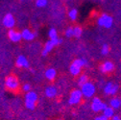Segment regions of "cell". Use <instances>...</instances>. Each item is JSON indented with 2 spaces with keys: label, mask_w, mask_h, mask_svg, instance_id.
I'll return each instance as SVG.
<instances>
[{
  "label": "cell",
  "mask_w": 121,
  "mask_h": 120,
  "mask_svg": "<svg viewBox=\"0 0 121 120\" xmlns=\"http://www.w3.org/2000/svg\"><path fill=\"white\" fill-rule=\"evenodd\" d=\"M16 64L17 67H20V68H29V66H30L27 58L22 55L17 57V61H16Z\"/></svg>",
  "instance_id": "obj_11"
},
{
  "label": "cell",
  "mask_w": 121,
  "mask_h": 120,
  "mask_svg": "<svg viewBox=\"0 0 121 120\" xmlns=\"http://www.w3.org/2000/svg\"><path fill=\"white\" fill-rule=\"evenodd\" d=\"M83 93L81 89H74L70 92L69 98H68V104L69 105H78L83 98Z\"/></svg>",
  "instance_id": "obj_5"
},
{
  "label": "cell",
  "mask_w": 121,
  "mask_h": 120,
  "mask_svg": "<svg viewBox=\"0 0 121 120\" xmlns=\"http://www.w3.org/2000/svg\"><path fill=\"white\" fill-rule=\"evenodd\" d=\"M65 37H67V38L73 37V28L72 27H68L65 30Z\"/></svg>",
  "instance_id": "obj_26"
},
{
  "label": "cell",
  "mask_w": 121,
  "mask_h": 120,
  "mask_svg": "<svg viewBox=\"0 0 121 120\" xmlns=\"http://www.w3.org/2000/svg\"><path fill=\"white\" fill-rule=\"evenodd\" d=\"M93 120H109V118H108V117H106L105 115H100V116L95 117Z\"/></svg>",
  "instance_id": "obj_28"
},
{
  "label": "cell",
  "mask_w": 121,
  "mask_h": 120,
  "mask_svg": "<svg viewBox=\"0 0 121 120\" xmlns=\"http://www.w3.org/2000/svg\"><path fill=\"white\" fill-rule=\"evenodd\" d=\"M20 1H21V2H22V1H23V0H20Z\"/></svg>",
  "instance_id": "obj_31"
},
{
  "label": "cell",
  "mask_w": 121,
  "mask_h": 120,
  "mask_svg": "<svg viewBox=\"0 0 121 120\" xmlns=\"http://www.w3.org/2000/svg\"><path fill=\"white\" fill-rule=\"evenodd\" d=\"M77 16H78V11L76 9H72L68 13V17H69V18L71 20H75V19L77 18Z\"/></svg>",
  "instance_id": "obj_22"
},
{
  "label": "cell",
  "mask_w": 121,
  "mask_h": 120,
  "mask_svg": "<svg viewBox=\"0 0 121 120\" xmlns=\"http://www.w3.org/2000/svg\"><path fill=\"white\" fill-rule=\"evenodd\" d=\"M22 34V39L24 40H27V41H30V40H33L36 37V34L33 33L31 30H29V29H24L23 31L21 32Z\"/></svg>",
  "instance_id": "obj_14"
},
{
  "label": "cell",
  "mask_w": 121,
  "mask_h": 120,
  "mask_svg": "<svg viewBox=\"0 0 121 120\" xmlns=\"http://www.w3.org/2000/svg\"><path fill=\"white\" fill-rule=\"evenodd\" d=\"M81 67L77 66V65H75V64H71L70 67H69V72L73 75V76H78V75L81 73Z\"/></svg>",
  "instance_id": "obj_18"
},
{
  "label": "cell",
  "mask_w": 121,
  "mask_h": 120,
  "mask_svg": "<svg viewBox=\"0 0 121 120\" xmlns=\"http://www.w3.org/2000/svg\"><path fill=\"white\" fill-rule=\"evenodd\" d=\"M57 94H58V89L56 86H49L45 88V95H46L48 98H54L57 96Z\"/></svg>",
  "instance_id": "obj_13"
},
{
  "label": "cell",
  "mask_w": 121,
  "mask_h": 120,
  "mask_svg": "<svg viewBox=\"0 0 121 120\" xmlns=\"http://www.w3.org/2000/svg\"><path fill=\"white\" fill-rule=\"evenodd\" d=\"M72 64L82 68L83 66H85V65L86 64V61L85 59H76V60H74Z\"/></svg>",
  "instance_id": "obj_19"
},
{
  "label": "cell",
  "mask_w": 121,
  "mask_h": 120,
  "mask_svg": "<svg viewBox=\"0 0 121 120\" xmlns=\"http://www.w3.org/2000/svg\"><path fill=\"white\" fill-rule=\"evenodd\" d=\"M36 5L39 8H43L47 5V0H36Z\"/></svg>",
  "instance_id": "obj_25"
},
{
  "label": "cell",
  "mask_w": 121,
  "mask_h": 120,
  "mask_svg": "<svg viewBox=\"0 0 121 120\" xmlns=\"http://www.w3.org/2000/svg\"><path fill=\"white\" fill-rule=\"evenodd\" d=\"M110 106L116 110V109H119L121 107V99L119 98H112L111 101H110Z\"/></svg>",
  "instance_id": "obj_17"
},
{
  "label": "cell",
  "mask_w": 121,
  "mask_h": 120,
  "mask_svg": "<svg viewBox=\"0 0 121 120\" xmlns=\"http://www.w3.org/2000/svg\"><path fill=\"white\" fill-rule=\"evenodd\" d=\"M48 37H49V39H58L57 30L55 28H51L48 31Z\"/></svg>",
  "instance_id": "obj_21"
},
{
  "label": "cell",
  "mask_w": 121,
  "mask_h": 120,
  "mask_svg": "<svg viewBox=\"0 0 121 120\" xmlns=\"http://www.w3.org/2000/svg\"><path fill=\"white\" fill-rule=\"evenodd\" d=\"M2 23L6 28L13 29L14 27V25H16V19H14V17L12 13H7L2 20Z\"/></svg>",
  "instance_id": "obj_8"
},
{
  "label": "cell",
  "mask_w": 121,
  "mask_h": 120,
  "mask_svg": "<svg viewBox=\"0 0 121 120\" xmlns=\"http://www.w3.org/2000/svg\"><path fill=\"white\" fill-rule=\"evenodd\" d=\"M5 86L9 89V90L16 91L19 87V81L16 76L10 75V76H8L5 80Z\"/></svg>",
  "instance_id": "obj_4"
},
{
  "label": "cell",
  "mask_w": 121,
  "mask_h": 120,
  "mask_svg": "<svg viewBox=\"0 0 121 120\" xmlns=\"http://www.w3.org/2000/svg\"><path fill=\"white\" fill-rule=\"evenodd\" d=\"M57 120H62V119H57Z\"/></svg>",
  "instance_id": "obj_30"
},
{
  "label": "cell",
  "mask_w": 121,
  "mask_h": 120,
  "mask_svg": "<svg viewBox=\"0 0 121 120\" xmlns=\"http://www.w3.org/2000/svg\"><path fill=\"white\" fill-rule=\"evenodd\" d=\"M103 115H105L106 117H108L109 119L110 118H112L114 116V109H112L111 106L107 107L104 111H103Z\"/></svg>",
  "instance_id": "obj_16"
},
{
  "label": "cell",
  "mask_w": 121,
  "mask_h": 120,
  "mask_svg": "<svg viewBox=\"0 0 121 120\" xmlns=\"http://www.w3.org/2000/svg\"><path fill=\"white\" fill-rule=\"evenodd\" d=\"M97 23L99 26L101 27H104V28H111L112 26V23H113V19L111 16L107 13H103L99 17L98 20H97Z\"/></svg>",
  "instance_id": "obj_6"
},
{
  "label": "cell",
  "mask_w": 121,
  "mask_h": 120,
  "mask_svg": "<svg viewBox=\"0 0 121 120\" xmlns=\"http://www.w3.org/2000/svg\"><path fill=\"white\" fill-rule=\"evenodd\" d=\"M56 75H57V71L54 68H48L45 71V78L49 81H53L56 78Z\"/></svg>",
  "instance_id": "obj_15"
},
{
  "label": "cell",
  "mask_w": 121,
  "mask_h": 120,
  "mask_svg": "<svg viewBox=\"0 0 121 120\" xmlns=\"http://www.w3.org/2000/svg\"><path fill=\"white\" fill-rule=\"evenodd\" d=\"M8 37L13 42H18V41H20L22 39V34L17 32V31H16V30H13V29H10L9 30Z\"/></svg>",
  "instance_id": "obj_10"
},
{
  "label": "cell",
  "mask_w": 121,
  "mask_h": 120,
  "mask_svg": "<svg viewBox=\"0 0 121 120\" xmlns=\"http://www.w3.org/2000/svg\"><path fill=\"white\" fill-rule=\"evenodd\" d=\"M107 107H108V105L105 104V103H103L98 97H94V98L92 99V102H91V110H92L94 112L103 111Z\"/></svg>",
  "instance_id": "obj_7"
},
{
  "label": "cell",
  "mask_w": 121,
  "mask_h": 120,
  "mask_svg": "<svg viewBox=\"0 0 121 120\" xmlns=\"http://www.w3.org/2000/svg\"><path fill=\"white\" fill-rule=\"evenodd\" d=\"M63 42V39H49V40H47L46 42H45V44H44V47H43V49H42V52H41V55L43 56V57H46L51 51H52V49L55 47V46H57V45H59V44H60Z\"/></svg>",
  "instance_id": "obj_2"
},
{
  "label": "cell",
  "mask_w": 121,
  "mask_h": 120,
  "mask_svg": "<svg viewBox=\"0 0 121 120\" xmlns=\"http://www.w3.org/2000/svg\"><path fill=\"white\" fill-rule=\"evenodd\" d=\"M38 101V95L35 91L30 90L28 92H26L25 94V99H24V103H25V107L29 110H34L36 107V104Z\"/></svg>",
  "instance_id": "obj_1"
},
{
  "label": "cell",
  "mask_w": 121,
  "mask_h": 120,
  "mask_svg": "<svg viewBox=\"0 0 121 120\" xmlns=\"http://www.w3.org/2000/svg\"><path fill=\"white\" fill-rule=\"evenodd\" d=\"M82 34H83V30H82L81 27L76 26V27L73 28V37L78 39V38H80L82 36Z\"/></svg>",
  "instance_id": "obj_20"
},
{
  "label": "cell",
  "mask_w": 121,
  "mask_h": 120,
  "mask_svg": "<svg viewBox=\"0 0 121 120\" xmlns=\"http://www.w3.org/2000/svg\"><path fill=\"white\" fill-rule=\"evenodd\" d=\"M112 120H121V118H120L119 116H117V115H114V116L112 118Z\"/></svg>",
  "instance_id": "obj_29"
},
{
  "label": "cell",
  "mask_w": 121,
  "mask_h": 120,
  "mask_svg": "<svg viewBox=\"0 0 121 120\" xmlns=\"http://www.w3.org/2000/svg\"><path fill=\"white\" fill-rule=\"evenodd\" d=\"M22 90L25 92H28L31 90V86H30V84H24L22 86Z\"/></svg>",
  "instance_id": "obj_27"
},
{
  "label": "cell",
  "mask_w": 121,
  "mask_h": 120,
  "mask_svg": "<svg viewBox=\"0 0 121 120\" xmlns=\"http://www.w3.org/2000/svg\"><path fill=\"white\" fill-rule=\"evenodd\" d=\"M114 69V64L112 62H105L101 66L100 70L103 73H110Z\"/></svg>",
  "instance_id": "obj_12"
},
{
  "label": "cell",
  "mask_w": 121,
  "mask_h": 120,
  "mask_svg": "<svg viewBox=\"0 0 121 120\" xmlns=\"http://www.w3.org/2000/svg\"><path fill=\"white\" fill-rule=\"evenodd\" d=\"M87 82V76L86 75H81V76L78 78V85L80 86H82L84 84H86Z\"/></svg>",
  "instance_id": "obj_23"
},
{
  "label": "cell",
  "mask_w": 121,
  "mask_h": 120,
  "mask_svg": "<svg viewBox=\"0 0 121 120\" xmlns=\"http://www.w3.org/2000/svg\"><path fill=\"white\" fill-rule=\"evenodd\" d=\"M81 91H82L84 97L91 98L95 93V86L92 83H90V82L87 81L86 84H84L81 86Z\"/></svg>",
  "instance_id": "obj_3"
},
{
  "label": "cell",
  "mask_w": 121,
  "mask_h": 120,
  "mask_svg": "<svg viewBox=\"0 0 121 120\" xmlns=\"http://www.w3.org/2000/svg\"><path fill=\"white\" fill-rule=\"evenodd\" d=\"M117 90H118L117 85H113L111 82L108 83L104 87V92H105V94H107V95H115Z\"/></svg>",
  "instance_id": "obj_9"
},
{
  "label": "cell",
  "mask_w": 121,
  "mask_h": 120,
  "mask_svg": "<svg viewBox=\"0 0 121 120\" xmlns=\"http://www.w3.org/2000/svg\"><path fill=\"white\" fill-rule=\"evenodd\" d=\"M110 52V48H109V45L108 44H103V46H102V49H101V53L102 55L106 56V55H108Z\"/></svg>",
  "instance_id": "obj_24"
}]
</instances>
